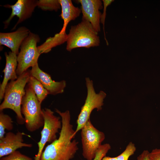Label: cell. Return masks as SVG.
<instances>
[{
	"mask_svg": "<svg viewBox=\"0 0 160 160\" xmlns=\"http://www.w3.org/2000/svg\"><path fill=\"white\" fill-rule=\"evenodd\" d=\"M6 58V65L3 72L4 73V77L0 87V101L4 98L6 87L9 81L15 80L18 77L16 73L17 66V55L12 52L8 53H5Z\"/></svg>",
	"mask_w": 160,
	"mask_h": 160,
	"instance_id": "5bb4252c",
	"label": "cell"
},
{
	"mask_svg": "<svg viewBox=\"0 0 160 160\" xmlns=\"http://www.w3.org/2000/svg\"><path fill=\"white\" fill-rule=\"evenodd\" d=\"M28 83L32 88L39 101L41 103L49 93L41 83L36 79L31 76Z\"/></svg>",
	"mask_w": 160,
	"mask_h": 160,
	"instance_id": "e0dca14e",
	"label": "cell"
},
{
	"mask_svg": "<svg viewBox=\"0 0 160 160\" xmlns=\"http://www.w3.org/2000/svg\"><path fill=\"white\" fill-rule=\"evenodd\" d=\"M37 6L44 11H57L61 7L59 0H39Z\"/></svg>",
	"mask_w": 160,
	"mask_h": 160,
	"instance_id": "d6986e66",
	"label": "cell"
},
{
	"mask_svg": "<svg viewBox=\"0 0 160 160\" xmlns=\"http://www.w3.org/2000/svg\"><path fill=\"white\" fill-rule=\"evenodd\" d=\"M13 128L12 121L8 115L4 114L2 111H0V139L4 137L5 130L10 131Z\"/></svg>",
	"mask_w": 160,
	"mask_h": 160,
	"instance_id": "ac0fdd59",
	"label": "cell"
},
{
	"mask_svg": "<svg viewBox=\"0 0 160 160\" xmlns=\"http://www.w3.org/2000/svg\"><path fill=\"white\" fill-rule=\"evenodd\" d=\"M111 149V146L108 143L102 145L93 160H101L103 157L106 156L107 153Z\"/></svg>",
	"mask_w": 160,
	"mask_h": 160,
	"instance_id": "603a6c76",
	"label": "cell"
},
{
	"mask_svg": "<svg viewBox=\"0 0 160 160\" xmlns=\"http://www.w3.org/2000/svg\"><path fill=\"white\" fill-rule=\"evenodd\" d=\"M81 130L82 155L87 160H93L105 139V135L93 126L90 119Z\"/></svg>",
	"mask_w": 160,
	"mask_h": 160,
	"instance_id": "52a82bcc",
	"label": "cell"
},
{
	"mask_svg": "<svg viewBox=\"0 0 160 160\" xmlns=\"http://www.w3.org/2000/svg\"><path fill=\"white\" fill-rule=\"evenodd\" d=\"M149 153L147 150L143 151L137 157L136 160H150L149 157Z\"/></svg>",
	"mask_w": 160,
	"mask_h": 160,
	"instance_id": "d4e9b609",
	"label": "cell"
},
{
	"mask_svg": "<svg viewBox=\"0 0 160 160\" xmlns=\"http://www.w3.org/2000/svg\"><path fill=\"white\" fill-rule=\"evenodd\" d=\"M44 123L41 131L40 140L37 143L38 150L34 157V160H40L44 148L47 143H51L57 139V134L62 127L61 120L56 116L50 109H42Z\"/></svg>",
	"mask_w": 160,
	"mask_h": 160,
	"instance_id": "ba28073f",
	"label": "cell"
},
{
	"mask_svg": "<svg viewBox=\"0 0 160 160\" xmlns=\"http://www.w3.org/2000/svg\"><path fill=\"white\" fill-rule=\"evenodd\" d=\"M26 27H19L15 31L0 33V45H4L10 49L11 52L18 54L19 49L24 40L30 32Z\"/></svg>",
	"mask_w": 160,
	"mask_h": 160,
	"instance_id": "4fadbf2b",
	"label": "cell"
},
{
	"mask_svg": "<svg viewBox=\"0 0 160 160\" xmlns=\"http://www.w3.org/2000/svg\"><path fill=\"white\" fill-rule=\"evenodd\" d=\"M76 1L81 5L82 19L89 22L96 32L100 31V23L101 13L100 10L103 8L100 0H78Z\"/></svg>",
	"mask_w": 160,
	"mask_h": 160,
	"instance_id": "30bf717a",
	"label": "cell"
},
{
	"mask_svg": "<svg viewBox=\"0 0 160 160\" xmlns=\"http://www.w3.org/2000/svg\"><path fill=\"white\" fill-rule=\"evenodd\" d=\"M101 160H117L116 157H112L105 156Z\"/></svg>",
	"mask_w": 160,
	"mask_h": 160,
	"instance_id": "484cf974",
	"label": "cell"
},
{
	"mask_svg": "<svg viewBox=\"0 0 160 160\" xmlns=\"http://www.w3.org/2000/svg\"><path fill=\"white\" fill-rule=\"evenodd\" d=\"M38 35L30 32L22 43L20 51L17 55V66L16 73L18 76L38 63L41 55L39 52L37 44L39 42Z\"/></svg>",
	"mask_w": 160,
	"mask_h": 160,
	"instance_id": "5b68a950",
	"label": "cell"
},
{
	"mask_svg": "<svg viewBox=\"0 0 160 160\" xmlns=\"http://www.w3.org/2000/svg\"><path fill=\"white\" fill-rule=\"evenodd\" d=\"M98 33L95 31L88 21L82 19L77 25L72 26L68 34L67 50L79 47L89 48L99 45L100 40Z\"/></svg>",
	"mask_w": 160,
	"mask_h": 160,
	"instance_id": "277c9868",
	"label": "cell"
},
{
	"mask_svg": "<svg viewBox=\"0 0 160 160\" xmlns=\"http://www.w3.org/2000/svg\"><path fill=\"white\" fill-rule=\"evenodd\" d=\"M103 4V12L100 18V23L103 24V29L104 33V39L106 41V44L108 45V42L106 39L105 34V19L106 16V11L107 7L110 5L111 3L113 2V0H102Z\"/></svg>",
	"mask_w": 160,
	"mask_h": 160,
	"instance_id": "7402d4cb",
	"label": "cell"
},
{
	"mask_svg": "<svg viewBox=\"0 0 160 160\" xmlns=\"http://www.w3.org/2000/svg\"><path fill=\"white\" fill-rule=\"evenodd\" d=\"M55 111L60 116L62 123L59 137L45 147L40 160H70L78 149V142L72 140L76 135L69 111L62 112L55 109Z\"/></svg>",
	"mask_w": 160,
	"mask_h": 160,
	"instance_id": "6da1fadb",
	"label": "cell"
},
{
	"mask_svg": "<svg viewBox=\"0 0 160 160\" xmlns=\"http://www.w3.org/2000/svg\"><path fill=\"white\" fill-rule=\"evenodd\" d=\"M25 94L22 102L21 112L24 117L26 129L32 132L43 126L44 121L41 103L32 88L28 83L25 87Z\"/></svg>",
	"mask_w": 160,
	"mask_h": 160,
	"instance_id": "3957f363",
	"label": "cell"
},
{
	"mask_svg": "<svg viewBox=\"0 0 160 160\" xmlns=\"http://www.w3.org/2000/svg\"><path fill=\"white\" fill-rule=\"evenodd\" d=\"M24 134L18 132L16 134L12 132L6 133L4 137L0 139V158L8 155L18 148L32 147V144L24 143Z\"/></svg>",
	"mask_w": 160,
	"mask_h": 160,
	"instance_id": "8fae6325",
	"label": "cell"
},
{
	"mask_svg": "<svg viewBox=\"0 0 160 160\" xmlns=\"http://www.w3.org/2000/svg\"><path fill=\"white\" fill-rule=\"evenodd\" d=\"M30 72L31 76L38 80L49 94L55 95L64 92L66 85V81H55L52 80L49 74L40 69L38 63L32 67Z\"/></svg>",
	"mask_w": 160,
	"mask_h": 160,
	"instance_id": "7c38bea8",
	"label": "cell"
},
{
	"mask_svg": "<svg viewBox=\"0 0 160 160\" xmlns=\"http://www.w3.org/2000/svg\"><path fill=\"white\" fill-rule=\"evenodd\" d=\"M62 9L60 15L63 20V27L59 32H66L67 26L69 23L78 17L81 12V9L75 7L71 0H59Z\"/></svg>",
	"mask_w": 160,
	"mask_h": 160,
	"instance_id": "9a60e30c",
	"label": "cell"
},
{
	"mask_svg": "<svg viewBox=\"0 0 160 160\" xmlns=\"http://www.w3.org/2000/svg\"><path fill=\"white\" fill-rule=\"evenodd\" d=\"M85 81L87 96L76 121L77 125L75 130V135L90 119V114L94 109H96L97 111H99L102 109L104 99L106 96V93L102 91L98 93L96 92L93 81L89 78H86Z\"/></svg>",
	"mask_w": 160,
	"mask_h": 160,
	"instance_id": "8992f818",
	"label": "cell"
},
{
	"mask_svg": "<svg viewBox=\"0 0 160 160\" xmlns=\"http://www.w3.org/2000/svg\"><path fill=\"white\" fill-rule=\"evenodd\" d=\"M136 150L135 144L132 142H130L125 150L116 157L117 160H128L129 157L134 154Z\"/></svg>",
	"mask_w": 160,
	"mask_h": 160,
	"instance_id": "ffe728a7",
	"label": "cell"
},
{
	"mask_svg": "<svg viewBox=\"0 0 160 160\" xmlns=\"http://www.w3.org/2000/svg\"><path fill=\"white\" fill-rule=\"evenodd\" d=\"M68 34L66 32L62 33L59 32L56 34L54 36L48 38L45 42L40 46L37 47L38 50L40 54L47 53L52 49L66 41Z\"/></svg>",
	"mask_w": 160,
	"mask_h": 160,
	"instance_id": "2e32d148",
	"label": "cell"
},
{
	"mask_svg": "<svg viewBox=\"0 0 160 160\" xmlns=\"http://www.w3.org/2000/svg\"><path fill=\"white\" fill-rule=\"evenodd\" d=\"M31 76L30 70H27L18 76L16 80L8 83L5 89L4 100L0 105V111L8 108L14 111L17 123L20 124L25 123L21 112V106L25 93V86Z\"/></svg>",
	"mask_w": 160,
	"mask_h": 160,
	"instance_id": "7a4b0ae2",
	"label": "cell"
},
{
	"mask_svg": "<svg viewBox=\"0 0 160 160\" xmlns=\"http://www.w3.org/2000/svg\"><path fill=\"white\" fill-rule=\"evenodd\" d=\"M150 160H160V148L153 149L149 153Z\"/></svg>",
	"mask_w": 160,
	"mask_h": 160,
	"instance_id": "cb8c5ba5",
	"label": "cell"
},
{
	"mask_svg": "<svg viewBox=\"0 0 160 160\" xmlns=\"http://www.w3.org/2000/svg\"><path fill=\"white\" fill-rule=\"evenodd\" d=\"M0 160H33V159L16 151L10 154L0 158Z\"/></svg>",
	"mask_w": 160,
	"mask_h": 160,
	"instance_id": "44dd1931",
	"label": "cell"
},
{
	"mask_svg": "<svg viewBox=\"0 0 160 160\" xmlns=\"http://www.w3.org/2000/svg\"><path fill=\"white\" fill-rule=\"evenodd\" d=\"M38 0H18L14 5L7 4L3 6L5 7L11 8V14L9 18L4 23V28H6L13 18L17 16L18 20L12 30L15 29L19 23L30 18L32 15L35 8L37 6Z\"/></svg>",
	"mask_w": 160,
	"mask_h": 160,
	"instance_id": "9c48e42d",
	"label": "cell"
}]
</instances>
